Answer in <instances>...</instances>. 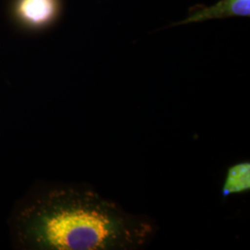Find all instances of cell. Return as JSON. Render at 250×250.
Returning a JSON list of instances; mask_svg holds the SVG:
<instances>
[{"label":"cell","instance_id":"1","mask_svg":"<svg viewBox=\"0 0 250 250\" xmlns=\"http://www.w3.org/2000/svg\"><path fill=\"white\" fill-rule=\"evenodd\" d=\"M21 224L24 239L42 250H136L155 232L149 219L84 188L46 192L27 208Z\"/></svg>","mask_w":250,"mask_h":250},{"label":"cell","instance_id":"2","mask_svg":"<svg viewBox=\"0 0 250 250\" xmlns=\"http://www.w3.org/2000/svg\"><path fill=\"white\" fill-rule=\"evenodd\" d=\"M250 14V0H221L211 7L194 8L189 16L174 25L199 22L212 19L228 18L235 16L249 17Z\"/></svg>","mask_w":250,"mask_h":250},{"label":"cell","instance_id":"3","mask_svg":"<svg viewBox=\"0 0 250 250\" xmlns=\"http://www.w3.org/2000/svg\"><path fill=\"white\" fill-rule=\"evenodd\" d=\"M57 11V0H20L17 6L19 16L32 26H43L50 22Z\"/></svg>","mask_w":250,"mask_h":250},{"label":"cell","instance_id":"4","mask_svg":"<svg viewBox=\"0 0 250 250\" xmlns=\"http://www.w3.org/2000/svg\"><path fill=\"white\" fill-rule=\"evenodd\" d=\"M250 190V162L244 161L231 165L222 186V197L247 193Z\"/></svg>","mask_w":250,"mask_h":250}]
</instances>
